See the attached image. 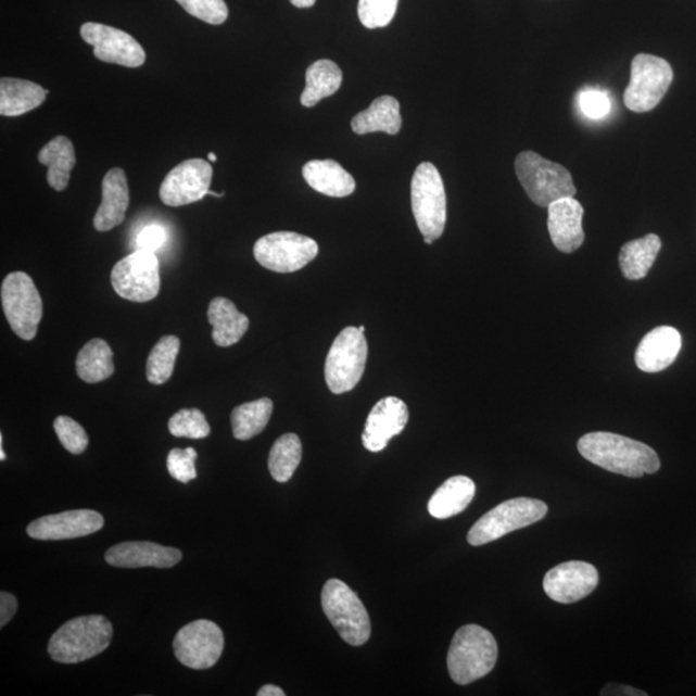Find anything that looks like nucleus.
Wrapping results in <instances>:
<instances>
[{
  "instance_id": "obj_1",
  "label": "nucleus",
  "mask_w": 696,
  "mask_h": 696,
  "mask_svg": "<svg viewBox=\"0 0 696 696\" xmlns=\"http://www.w3.org/2000/svg\"><path fill=\"white\" fill-rule=\"evenodd\" d=\"M578 451L591 464L627 478H643L660 468L658 454L649 445L617 433H587L579 439Z\"/></svg>"
},
{
  "instance_id": "obj_2",
  "label": "nucleus",
  "mask_w": 696,
  "mask_h": 696,
  "mask_svg": "<svg viewBox=\"0 0 696 696\" xmlns=\"http://www.w3.org/2000/svg\"><path fill=\"white\" fill-rule=\"evenodd\" d=\"M113 633V624L105 617L74 618L53 633L48 654L58 663H80L105 651L112 643Z\"/></svg>"
},
{
  "instance_id": "obj_3",
  "label": "nucleus",
  "mask_w": 696,
  "mask_h": 696,
  "mask_svg": "<svg viewBox=\"0 0 696 696\" xmlns=\"http://www.w3.org/2000/svg\"><path fill=\"white\" fill-rule=\"evenodd\" d=\"M498 645L491 632L477 624L461 627L447 653V670L458 685H468L493 671Z\"/></svg>"
},
{
  "instance_id": "obj_4",
  "label": "nucleus",
  "mask_w": 696,
  "mask_h": 696,
  "mask_svg": "<svg viewBox=\"0 0 696 696\" xmlns=\"http://www.w3.org/2000/svg\"><path fill=\"white\" fill-rule=\"evenodd\" d=\"M515 170L530 200L548 208L557 200L574 198L577 189L570 172L561 164L544 160L534 151H522L516 157Z\"/></svg>"
},
{
  "instance_id": "obj_5",
  "label": "nucleus",
  "mask_w": 696,
  "mask_h": 696,
  "mask_svg": "<svg viewBox=\"0 0 696 696\" xmlns=\"http://www.w3.org/2000/svg\"><path fill=\"white\" fill-rule=\"evenodd\" d=\"M324 615L343 641L362 646L370 637V619L362 599L340 579H329L321 592Z\"/></svg>"
},
{
  "instance_id": "obj_6",
  "label": "nucleus",
  "mask_w": 696,
  "mask_h": 696,
  "mask_svg": "<svg viewBox=\"0 0 696 696\" xmlns=\"http://www.w3.org/2000/svg\"><path fill=\"white\" fill-rule=\"evenodd\" d=\"M412 210L423 238L438 240L446 225V194L435 165L420 163L412 178Z\"/></svg>"
},
{
  "instance_id": "obj_7",
  "label": "nucleus",
  "mask_w": 696,
  "mask_h": 696,
  "mask_svg": "<svg viewBox=\"0 0 696 696\" xmlns=\"http://www.w3.org/2000/svg\"><path fill=\"white\" fill-rule=\"evenodd\" d=\"M548 512L546 503L534 498H514L501 503L474 523L467 535L471 546L479 547L509 533L532 526Z\"/></svg>"
},
{
  "instance_id": "obj_8",
  "label": "nucleus",
  "mask_w": 696,
  "mask_h": 696,
  "mask_svg": "<svg viewBox=\"0 0 696 696\" xmlns=\"http://www.w3.org/2000/svg\"><path fill=\"white\" fill-rule=\"evenodd\" d=\"M368 360V342L360 329L347 327L336 337L326 362V381L336 395L354 390Z\"/></svg>"
},
{
  "instance_id": "obj_9",
  "label": "nucleus",
  "mask_w": 696,
  "mask_h": 696,
  "mask_svg": "<svg viewBox=\"0 0 696 696\" xmlns=\"http://www.w3.org/2000/svg\"><path fill=\"white\" fill-rule=\"evenodd\" d=\"M2 305L7 321L21 340L36 339L43 316V302L36 284L25 273H12L2 284Z\"/></svg>"
},
{
  "instance_id": "obj_10",
  "label": "nucleus",
  "mask_w": 696,
  "mask_h": 696,
  "mask_svg": "<svg viewBox=\"0 0 696 696\" xmlns=\"http://www.w3.org/2000/svg\"><path fill=\"white\" fill-rule=\"evenodd\" d=\"M670 62L653 54L641 53L632 61L631 81L624 92L625 106L633 113L656 109L672 85Z\"/></svg>"
},
{
  "instance_id": "obj_11",
  "label": "nucleus",
  "mask_w": 696,
  "mask_h": 696,
  "mask_svg": "<svg viewBox=\"0 0 696 696\" xmlns=\"http://www.w3.org/2000/svg\"><path fill=\"white\" fill-rule=\"evenodd\" d=\"M253 253L258 264L267 270L291 274L314 261L318 256L319 245L301 233L279 231L258 239Z\"/></svg>"
},
{
  "instance_id": "obj_12",
  "label": "nucleus",
  "mask_w": 696,
  "mask_h": 696,
  "mask_svg": "<svg viewBox=\"0 0 696 696\" xmlns=\"http://www.w3.org/2000/svg\"><path fill=\"white\" fill-rule=\"evenodd\" d=\"M161 265L155 252L139 250L124 257L112 271L119 298L132 302L153 301L161 292Z\"/></svg>"
},
{
  "instance_id": "obj_13",
  "label": "nucleus",
  "mask_w": 696,
  "mask_h": 696,
  "mask_svg": "<svg viewBox=\"0 0 696 696\" xmlns=\"http://www.w3.org/2000/svg\"><path fill=\"white\" fill-rule=\"evenodd\" d=\"M225 637L223 630L211 620L199 619L178 631L175 656L179 663L191 670H208L223 656Z\"/></svg>"
},
{
  "instance_id": "obj_14",
  "label": "nucleus",
  "mask_w": 696,
  "mask_h": 696,
  "mask_svg": "<svg viewBox=\"0 0 696 696\" xmlns=\"http://www.w3.org/2000/svg\"><path fill=\"white\" fill-rule=\"evenodd\" d=\"M80 36L93 47L94 58L107 64L140 67L147 61L142 46L128 33L98 23H86Z\"/></svg>"
},
{
  "instance_id": "obj_15",
  "label": "nucleus",
  "mask_w": 696,
  "mask_h": 696,
  "mask_svg": "<svg viewBox=\"0 0 696 696\" xmlns=\"http://www.w3.org/2000/svg\"><path fill=\"white\" fill-rule=\"evenodd\" d=\"M212 165L203 160H189L172 169L161 186L160 197L165 205L182 206L208 195Z\"/></svg>"
},
{
  "instance_id": "obj_16",
  "label": "nucleus",
  "mask_w": 696,
  "mask_h": 696,
  "mask_svg": "<svg viewBox=\"0 0 696 696\" xmlns=\"http://www.w3.org/2000/svg\"><path fill=\"white\" fill-rule=\"evenodd\" d=\"M597 584L598 573L594 565L568 561L548 571L544 577L543 589L554 602L573 604L591 595Z\"/></svg>"
},
{
  "instance_id": "obj_17",
  "label": "nucleus",
  "mask_w": 696,
  "mask_h": 696,
  "mask_svg": "<svg viewBox=\"0 0 696 696\" xmlns=\"http://www.w3.org/2000/svg\"><path fill=\"white\" fill-rule=\"evenodd\" d=\"M102 515L92 509H73L58 515H48L33 521L27 535L38 541L74 540L98 533L103 528Z\"/></svg>"
},
{
  "instance_id": "obj_18",
  "label": "nucleus",
  "mask_w": 696,
  "mask_h": 696,
  "mask_svg": "<svg viewBox=\"0 0 696 696\" xmlns=\"http://www.w3.org/2000/svg\"><path fill=\"white\" fill-rule=\"evenodd\" d=\"M408 420V406L403 400L394 396L379 400L365 423L362 436L365 450L371 453L384 451L390 440L404 431Z\"/></svg>"
},
{
  "instance_id": "obj_19",
  "label": "nucleus",
  "mask_w": 696,
  "mask_h": 696,
  "mask_svg": "<svg viewBox=\"0 0 696 696\" xmlns=\"http://www.w3.org/2000/svg\"><path fill=\"white\" fill-rule=\"evenodd\" d=\"M181 551L164 547L153 542H126L116 544L105 555L109 565L115 568L168 569L181 561Z\"/></svg>"
},
{
  "instance_id": "obj_20",
  "label": "nucleus",
  "mask_w": 696,
  "mask_h": 696,
  "mask_svg": "<svg viewBox=\"0 0 696 696\" xmlns=\"http://www.w3.org/2000/svg\"><path fill=\"white\" fill-rule=\"evenodd\" d=\"M548 231L554 245L562 253H573L582 246L584 210L574 198H565L548 206Z\"/></svg>"
},
{
  "instance_id": "obj_21",
  "label": "nucleus",
  "mask_w": 696,
  "mask_h": 696,
  "mask_svg": "<svg viewBox=\"0 0 696 696\" xmlns=\"http://www.w3.org/2000/svg\"><path fill=\"white\" fill-rule=\"evenodd\" d=\"M681 346L682 339L676 328L665 326L653 329L638 344L636 365L646 374H658L676 360Z\"/></svg>"
},
{
  "instance_id": "obj_22",
  "label": "nucleus",
  "mask_w": 696,
  "mask_h": 696,
  "mask_svg": "<svg viewBox=\"0 0 696 696\" xmlns=\"http://www.w3.org/2000/svg\"><path fill=\"white\" fill-rule=\"evenodd\" d=\"M129 206V189L126 172L110 169L102 181V200L93 219L94 229L100 232L113 230L126 219Z\"/></svg>"
},
{
  "instance_id": "obj_23",
  "label": "nucleus",
  "mask_w": 696,
  "mask_h": 696,
  "mask_svg": "<svg viewBox=\"0 0 696 696\" xmlns=\"http://www.w3.org/2000/svg\"><path fill=\"white\" fill-rule=\"evenodd\" d=\"M303 178L315 191L332 198L353 194L356 182L349 172L334 161H312L302 169Z\"/></svg>"
},
{
  "instance_id": "obj_24",
  "label": "nucleus",
  "mask_w": 696,
  "mask_h": 696,
  "mask_svg": "<svg viewBox=\"0 0 696 696\" xmlns=\"http://www.w3.org/2000/svg\"><path fill=\"white\" fill-rule=\"evenodd\" d=\"M208 320L213 327L212 339L219 347H230L243 339L250 319L230 300L217 298L208 307Z\"/></svg>"
},
{
  "instance_id": "obj_25",
  "label": "nucleus",
  "mask_w": 696,
  "mask_h": 696,
  "mask_svg": "<svg viewBox=\"0 0 696 696\" xmlns=\"http://www.w3.org/2000/svg\"><path fill=\"white\" fill-rule=\"evenodd\" d=\"M402 114L400 103L392 96H381L371 102V105L358 113L351 121V128L356 135L384 132L397 135L402 129Z\"/></svg>"
},
{
  "instance_id": "obj_26",
  "label": "nucleus",
  "mask_w": 696,
  "mask_h": 696,
  "mask_svg": "<svg viewBox=\"0 0 696 696\" xmlns=\"http://www.w3.org/2000/svg\"><path fill=\"white\" fill-rule=\"evenodd\" d=\"M477 493V485L467 477L447 479L429 502L432 518L444 520L453 518L470 505Z\"/></svg>"
},
{
  "instance_id": "obj_27",
  "label": "nucleus",
  "mask_w": 696,
  "mask_h": 696,
  "mask_svg": "<svg viewBox=\"0 0 696 696\" xmlns=\"http://www.w3.org/2000/svg\"><path fill=\"white\" fill-rule=\"evenodd\" d=\"M48 91L37 83L17 78L0 80V114L20 116L33 112L47 99Z\"/></svg>"
},
{
  "instance_id": "obj_28",
  "label": "nucleus",
  "mask_w": 696,
  "mask_h": 696,
  "mask_svg": "<svg viewBox=\"0 0 696 696\" xmlns=\"http://www.w3.org/2000/svg\"><path fill=\"white\" fill-rule=\"evenodd\" d=\"M38 161L47 165V181L53 190L64 191L77 163L74 144L65 136H58L39 151Z\"/></svg>"
},
{
  "instance_id": "obj_29",
  "label": "nucleus",
  "mask_w": 696,
  "mask_h": 696,
  "mask_svg": "<svg viewBox=\"0 0 696 696\" xmlns=\"http://www.w3.org/2000/svg\"><path fill=\"white\" fill-rule=\"evenodd\" d=\"M661 250V240L656 233L629 241L619 253V266L624 278L629 280L644 279L650 271Z\"/></svg>"
},
{
  "instance_id": "obj_30",
  "label": "nucleus",
  "mask_w": 696,
  "mask_h": 696,
  "mask_svg": "<svg viewBox=\"0 0 696 696\" xmlns=\"http://www.w3.org/2000/svg\"><path fill=\"white\" fill-rule=\"evenodd\" d=\"M342 80V71L336 62L330 60L314 62L306 72V88L301 96L302 106L314 107L322 99L334 94L341 88Z\"/></svg>"
},
{
  "instance_id": "obj_31",
  "label": "nucleus",
  "mask_w": 696,
  "mask_h": 696,
  "mask_svg": "<svg viewBox=\"0 0 696 696\" xmlns=\"http://www.w3.org/2000/svg\"><path fill=\"white\" fill-rule=\"evenodd\" d=\"M114 354L106 341L94 339L85 344L77 356V375L87 383H99L115 371Z\"/></svg>"
},
{
  "instance_id": "obj_32",
  "label": "nucleus",
  "mask_w": 696,
  "mask_h": 696,
  "mask_svg": "<svg viewBox=\"0 0 696 696\" xmlns=\"http://www.w3.org/2000/svg\"><path fill=\"white\" fill-rule=\"evenodd\" d=\"M274 410L273 400L264 397L237 406L231 413L233 438L246 441L266 429Z\"/></svg>"
},
{
  "instance_id": "obj_33",
  "label": "nucleus",
  "mask_w": 696,
  "mask_h": 696,
  "mask_svg": "<svg viewBox=\"0 0 696 696\" xmlns=\"http://www.w3.org/2000/svg\"><path fill=\"white\" fill-rule=\"evenodd\" d=\"M302 459V443L295 433H286L275 441L268 456V470L275 481L284 484L292 479Z\"/></svg>"
},
{
  "instance_id": "obj_34",
  "label": "nucleus",
  "mask_w": 696,
  "mask_h": 696,
  "mask_svg": "<svg viewBox=\"0 0 696 696\" xmlns=\"http://www.w3.org/2000/svg\"><path fill=\"white\" fill-rule=\"evenodd\" d=\"M181 349V341L176 336H164L157 342L148 358V381L163 384L174 375L176 358Z\"/></svg>"
},
{
  "instance_id": "obj_35",
  "label": "nucleus",
  "mask_w": 696,
  "mask_h": 696,
  "mask_svg": "<svg viewBox=\"0 0 696 696\" xmlns=\"http://www.w3.org/2000/svg\"><path fill=\"white\" fill-rule=\"evenodd\" d=\"M168 429L176 438L200 440L210 435L211 426L199 409H181L169 419Z\"/></svg>"
},
{
  "instance_id": "obj_36",
  "label": "nucleus",
  "mask_w": 696,
  "mask_h": 696,
  "mask_svg": "<svg viewBox=\"0 0 696 696\" xmlns=\"http://www.w3.org/2000/svg\"><path fill=\"white\" fill-rule=\"evenodd\" d=\"M398 0H358L357 15L367 29L385 27L394 20Z\"/></svg>"
},
{
  "instance_id": "obj_37",
  "label": "nucleus",
  "mask_w": 696,
  "mask_h": 696,
  "mask_svg": "<svg viewBox=\"0 0 696 696\" xmlns=\"http://www.w3.org/2000/svg\"><path fill=\"white\" fill-rule=\"evenodd\" d=\"M53 427L61 444L64 445L67 452L75 454V456L86 452L89 439L86 430L83 429L77 420L67 416H60L54 420Z\"/></svg>"
},
{
  "instance_id": "obj_38",
  "label": "nucleus",
  "mask_w": 696,
  "mask_h": 696,
  "mask_svg": "<svg viewBox=\"0 0 696 696\" xmlns=\"http://www.w3.org/2000/svg\"><path fill=\"white\" fill-rule=\"evenodd\" d=\"M182 9L206 24L220 25L229 17L224 0H176Z\"/></svg>"
},
{
  "instance_id": "obj_39",
  "label": "nucleus",
  "mask_w": 696,
  "mask_h": 696,
  "mask_svg": "<svg viewBox=\"0 0 696 696\" xmlns=\"http://www.w3.org/2000/svg\"><path fill=\"white\" fill-rule=\"evenodd\" d=\"M198 453L194 447H186V450H172L167 458V468L172 478L176 479L182 484H188L191 480L198 477L195 460Z\"/></svg>"
},
{
  "instance_id": "obj_40",
  "label": "nucleus",
  "mask_w": 696,
  "mask_h": 696,
  "mask_svg": "<svg viewBox=\"0 0 696 696\" xmlns=\"http://www.w3.org/2000/svg\"><path fill=\"white\" fill-rule=\"evenodd\" d=\"M581 112L592 121H599L608 116L611 110V102L608 93L598 89H584L578 96Z\"/></svg>"
},
{
  "instance_id": "obj_41",
  "label": "nucleus",
  "mask_w": 696,
  "mask_h": 696,
  "mask_svg": "<svg viewBox=\"0 0 696 696\" xmlns=\"http://www.w3.org/2000/svg\"><path fill=\"white\" fill-rule=\"evenodd\" d=\"M167 241V232L160 225H149L137 237L139 250L156 252Z\"/></svg>"
},
{
  "instance_id": "obj_42",
  "label": "nucleus",
  "mask_w": 696,
  "mask_h": 696,
  "mask_svg": "<svg viewBox=\"0 0 696 696\" xmlns=\"http://www.w3.org/2000/svg\"><path fill=\"white\" fill-rule=\"evenodd\" d=\"M17 611V599L9 592L2 591L0 594V627L10 623V620L15 617Z\"/></svg>"
},
{
  "instance_id": "obj_43",
  "label": "nucleus",
  "mask_w": 696,
  "mask_h": 696,
  "mask_svg": "<svg viewBox=\"0 0 696 696\" xmlns=\"http://www.w3.org/2000/svg\"><path fill=\"white\" fill-rule=\"evenodd\" d=\"M646 695V693H641L637 688L630 686H622L617 684H611L606 686L602 692V695Z\"/></svg>"
},
{
  "instance_id": "obj_44",
  "label": "nucleus",
  "mask_w": 696,
  "mask_h": 696,
  "mask_svg": "<svg viewBox=\"0 0 696 696\" xmlns=\"http://www.w3.org/2000/svg\"><path fill=\"white\" fill-rule=\"evenodd\" d=\"M258 696H286V693L280 687L275 685H266L260 688Z\"/></svg>"
},
{
  "instance_id": "obj_45",
  "label": "nucleus",
  "mask_w": 696,
  "mask_h": 696,
  "mask_svg": "<svg viewBox=\"0 0 696 696\" xmlns=\"http://www.w3.org/2000/svg\"><path fill=\"white\" fill-rule=\"evenodd\" d=\"M298 9H309L316 3V0H289Z\"/></svg>"
},
{
  "instance_id": "obj_46",
  "label": "nucleus",
  "mask_w": 696,
  "mask_h": 696,
  "mask_svg": "<svg viewBox=\"0 0 696 696\" xmlns=\"http://www.w3.org/2000/svg\"><path fill=\"white\" fill-rule=\"evenodd\" d=\"M5 453L3 450V435H0V459L5 460Z\"/></svg>"
},
{
  "instance_id": "obj_47",
  "label": "nucleus",
  "mask_w": 696,
  "mask_h": 696,
  "mask_svg": "<svg viewBox=\"0 0 696 696\" xmlns=\"http://www.w3.org/2000/svg\"><path fill=\"white\" fill-rule=\"evenodd\" d=\"M208 160H210L211 162H217V156H216V154L210 153V154H208Z\"/></svg>"
},
{
  "instance_id": "obj_48",
  "label": "nucleus",
  "mask_w": 696,
  "mask_h": 696,
  "mask_svg": "<svg viewBox=\"0 0 696 696\" xmlns=\"http://www.w3.org/2000/svg\"><path fill=\"white\" fill-rule=\"evenodd\" d=\"M433 241H435V240H432L431 238H425V243L426 244L431 245L433 243Z\"/></svg>"
},
{
  "instance_id": "obj_49",
  "label": "nucleus",
  "mask_w": 696,
  "mask_h": 696,
  "mask_svg": "<svg viewBox=\"0 0 696 696\" xmlns=\"http://www.w3.org/2000/svg\"><path fill=\"white\" fill-rule=\"evenodd\" d=\"M358 329H360V332L365 333V327L364 326L358 327Z\"/></svg>"
}]
</instances>
